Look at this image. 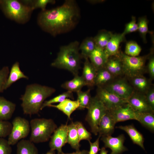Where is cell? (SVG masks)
<instances>
[{"label": "cell", "instance_id": "obj_13", "mask_svg": "<svg viewBox=\"0 0 154 154\" xmlns=\"http://www.w3.org/2000/svg\"><path fill=\"white\" fill-rule=\"evenodd\" d=\"M101 137L104 147L111 149L110 154H121L128 150L123 145L125 138L123 134L115 137L111 135H102Z\"/></svg>", "mask_w": 154, "mask_h": 154}, {"label": "cell", "instance_id": "obj_18", "mask_svg": "<svg viewBox=\"0 0 154 154\" xmlns=\"http://www.w3.org/2000/svg\"><path fill=\"white\" fill-rule=\"evenodd\" d=\"M85 60L81 76L85 82L86 86L92 87L95 85L94 80L97 70L88 58Z\"/></svg>", "mask_w": 154, "mask_h": 154}, {"label": "cell", "instance_id": "obj_41", "mask_svg": "<svg viewBox=\"0 0 154 154\" xmlns=\"http://www.w3.org/2000/svg\"><path fill=\"white\" fill-rule=\"evenodd\" d=\"M101 136L99 135L96 140L93 143L88 141L90 144V149L88 154H98L100 149L99 148V139Z\"/></svg>", "mask_w": 154, "mask_h": 154}, {"label": "cell", "instance_id": "obj_20", "mask_svg": "<svg viewBox=\"0 0 154 154\" xmlns=\"http://www.w3.org/2000/svg\"><path fill=\"white\" fill-rule=\"evenodd\" d=\"M88 58L97 70L104 67L108 59L104 50L97 46L90 54Z\"/></svg>", "mask_w": 154, "mask_h": 154}, {"label": "cell", "instance_id": "obj_29", "mask_svg": "<svg viewBox=\"0 0 154 154\" xmlns=\"http://www.w3.org/2000/svg\"><path fill=\"white\" fill-rule=\"evenodd\" d=\"M113 76L104 67L98 70L95 79V85L98 87L103 86L110 81Z\"/></svg>", "mask_w": 154, "mask_h": 154}, {"label": "cell", "instance_id": "obj_12", "mask_svg": "<svg viewBox=\"0 0 154 154\" xmlns=\"http://www.w3.org/2000/svg\"><path fill=\"white\" fill-rule=\"evenodd\" d=\"M114 117L116 123L127 120H136L137 112L127 103L108 110Z\"/></svg>", "mask_w": 154, "mask_h": 154}, {"label": "cell", "instance_id": "obj_27", "mask_svg": "<svg viewBox=\"0 0 154 154\" xmlns=\"http://www.w3.org/2000/svg\"><path fill=\"white\" fill-rule=\"evenodd\" d=\"M132 84L134 88L140 93H146L150 88L149 80L142 75L131 78Z\"/></svg>", "mask_w": 154, "mask_h": 154}, {"label": "cell", "instance_id": "obj_37", "mask_svg": "<svg viewBox=\"0 0 154 154\" xmlns=\"http://www.w3.org/2000/svg\"><path fill=\"white\" fill-rule=\"evenodd\" d=\"M12 126L11 123L9 121L0 120V138H5L8 136Z\"/></svg>", "mask_w": 154, "mask_h": 154}, {"label": "cell", "instance_id": "obj_6", "mask_svg": "<svg viewBox=\"0 0 154 154\" xmlns=\"http://www.w3.org/2000/svg\"><path fill=\"white\" fill-rule=\"evenodd\" d=\"M148 57V55L131 56L120 53L119 57L122 65L123 73L131 78L142 75Z\"/></svg>", "mask_w": 154, "mask_h": 154}, {"label": "cell", "instance_id": "obj_33", "mask_svg": "<svg viewBox=\"0 0 154 154\" xmlns=\"http://www.w3.org/2000/svg\"><path fill=\"white\" fill-rule=\"evenodd\" d=\"M142 49L135 42L130 41L127 42L125 49V54L131 56H137Z\"/></svg>", "mask_w": 154, "mask_h": 154}, {"label": "cell", "instance_id": "obj_46", "mask_svg": "<svg viewBox=\"0 0 154 154\" xmlns=\"http://www.w3.org/2000/svg\"><path fill=\"white\" fill-rule=\"evenodd\" d=\"M55 151L50 150L48 151L46 153L44 154H55Z\"/></svg>", "mask_w": 154, "mask_h": 154}, {"label": "cell", "instance_id": "obj_16", "mask_svg": "<svg viewBox=\"0 0 154 154\" xmlns=\"http://www.w3.org/2000/svg\"><path fill=\"white\" fill-rule=\"evenodd\" d=\"M125 40V36L121 34H112V37L104 50L108 59L110 57L119 55L120 44Z\"/></svg>", "mask_w": 154, "mask_h": 154}, {"label": "cell", "instance_id": "obj_42", "mask_svg": "<svg viewBox=\"0 0 154 154\" xmlns=\"http://www.w3.org/2000/svg\"><path fill=\"white\" fill-rule=\"evenodd\" d=\"M146 93L145 96L147 101L152 110L154 112V88H150Z\"/></svg>", "mask_w": 154, "mask_h": 154}, {"label": "cell", "instance_id": "obj_14", "mask_svg": "<svg viewBox=\"0 0 154 154\" xmlns=\"http://www.w3.org/2000/svg\"><path fill=\"white\" fill-rule=\"evenodd\" d=\"M127 102L133 109L137 112L154 113V112L149 105L144 94L134 92Z\"/></svg>", "mask_w": 154, "mask_h": 154}, {"label": "cell", "instance_id": "obj_10", "mask_svg": "<svg viewBox=\"0 0 154 154\" xmlns=\"http://www.w3.org/2000/svg\"><path fill=\"white\" fill-rule=\"evenodd\" d=\"M68 129L67 124H62L55 130L50 138V149L57 151V154H62V147L67 143Z\"/></svg>", "mask_w": 154, "mask_h": 154}, {"label": "cell", "instance_id": "obj_45", "mask_svg": "<svg viewBox=\"0 0 154 154\" xmlns=\"http://www.w3.org/2000/svg\"><path fill=\"white\" fill-rule=\"evenodd\" d=\"M100 154H108V151L104 147H102L100 150Z\"/></svg>", "mask_w": 154, "mask_h": 154}, {"label": "cell", "instance_id": "obj_35", "mask_svg": "<svg viewBox=\"0 0 154 154\" xmlns=\"http://www.w3.org/2000/svg\"><path fill=\"white\" fill-rule=\"evenodd\" d=\"M138 30L145 43L147 42L146 35L149 31L148 28V21L146 17H143L138 19Z\"/></svg>", "mask_w": 154, "mask_h": 154}, {"label": "cell", "instance_id": "obj_34", "mask_svg": "<svg viewBox=\"0 0 154 154\" xmlns=\"http://www.w3.org/2000/svg\"><path fill=\"white\" fill-rule=\"evenodd\" d=\"M23 2L30 5L33 10L36 9L40 8L42 11H44L46 10V7L48 4H54L56 1L54 0H26Z\"/></svg>", "mask_w": 154, "mask_h": 154}, {"label": "cell", "instance_id": "obj_2", "mask_svg": "<svg viewBox=\"0 0 154 154\" xmlns=\"http://www.w3.org/2000/svg\"><path fill=\"white\" fill-rule=\"evenodd\" d=\"M55 91L53 88L37 84L27 85L20 98L24 114L30 116L38 114L45 100Z\"/></svg>", "mask_w": 154, "mask_h": 154}, {"label": "cell", "instance_id": "obj_15", "mask_svg": "<svg viewBox=\"0 0 154 154\" xmlns=\"http://www.w3.org/2000/svg\"><path fill=\"white\" fill-rule=\"evenodd\" d=\"M116 123L110 111L107 110L100 122L98 129V134L102 135H111L114 131Z\"/></svg>", "mask_w": 154, "mask_h": 154}, {"label": "cell", "instance_id": "obj_30", "mask_svg": "<svg viewBox=\"0 0 154 154\" xmlns=\"http://www.w3.org/2000/svg\"><path fill=\"white\" fill-rule=\"evenodd\" d=\"M112 34L110 31L105 30L100 31L93 38L96 46L104 50Z\"/></svg>", "mask_w": 154, "mask_h": 154}, {"label": "cell", "instance_id": "obj_9", "mask_svg": "<svg viewBox=\"0 0 154 154\" xmlns=\"http://www.w3.org/2000/svg\"><path fill=\"white\" fill-rule=\"evenodd\" d=\"M96 96L102 102L108 110L127 103L104 87H98Z\"/></svg>", "mask_w": 154, "mask_h": 154}, {"label": "cell", "instance_id": "obj_11", "mask_svg": "<svg viewBox=\"0 0 154 154\" xmlns=\"http://www.w3.org/2000/svg\"><path fill=\"white\" fill-rule=\"evenodd\" d=\"M104 87L127 101L134 92L132 87L124 79L116 80Z\"/></svg>", "mask_w": 154, "mask_h": 154}, {"label": "cell", "instance_id": "obj_44", "mask_svg": "<svg viewBox=\"0 0 154 154\" xmlns=\"http://www.w3.org/2000/svg\"><path fill=\"white\" fill-rule=\"evenodd\" d=\"M88 151L86 150H83L82 151H76V152L70 153H63L62 154H88Z\"/></svg>", "mask_w": 154, "mask_h": 154}, {"label": "cell", "instance_id": "obj_40", "mask_svg": "<svg viewBox=\"0 0 154 154\" xmlns=\"http://www.w3.org/2000/svg\"><path fill=\"white\" fill-rule=\"evenodd\" d=\"M8 140L0 138V154H11L12 149Z\"/></svg>", "mask_w": 154, "mask_h": 154}, {"label": "cell", "instance_id": "obj_32", "mask_svg": "<svg viewBox=\"0 0 154 154\" xmlns=\"http://www.w3.org/2000/svg\"><path fill=\"white\" fill-rule=\"evenodd\" d=\"M74 99L73 92L67 91L60 94L49 100L45 101L41 108V110L48 106L55 103H60L67 98Z\"/></svg>", "mask_w": 154, "mask_h": 154}, {"label": "cell", "instance_id": "obj_36", "mask_svg": "<svg viewBox=\"0 0 154 154\" xmlns=\"http://www.w3.org/2000/svg\"><path fill=\"white\" fill-rule=\"evenodd\" d=\"M76 126L79 139L80 141L86 140L88 141L91 139L92 134L84 126L82 123L78 121L74 122Z\"/></svg>", "mask_w": 154, "mask_h": 154}, {"label": "cell", "instance_id": "obj_4", "mask_svg": "<svg viewBox=\"0 0 154 154\" xmlns=\"http://www.w3.org/2000/svg\"><path fill=\"white\" fill-rule=\"evenodd\" d=\"M0 7L7 17L22 24L29 20L33 11L30 5L17 0H0Z\"/></svg>", "mask_w": 154, "mask_h": 154}, {"label": "cell", "instance_id": "obj_39", "mask_svg": "<svg viewBox=\"0 0 154 154\" xmlns=\"http://www.w3.org/2000/svg\"><path fill=\"white\" fill-rule=\"evenodd\" d=\"M137 30L138 25L136 23L135 17L132 16L131 21L126 25L125 29L122 34L125 36L128 33L135 32Z\"/></svg>", "mask_w": 154, "mask_h": 154}, {"label": "cell", "instance_id": "obj_23", "mask_svg": "<svg viewBox=\"0 0 154 154\" xmlns=\"http://www.w3.org/2000/svg\"><path fill=\"white\" fill-rule=\"evenodd\" d=\"M85 86H86V84L82 76L77 75L74 76L72 80L64 83L61 86L67 91L77 92L81 90L82 88Z\"/></svg>", "mask_w": 154, "mask_h": 154}, {"label": "cell", "instance_id": "obj_28", "mask_svg": "<svg viewBox=\"0 0 154 154\" xmlns=\"http://www.w3.org/2000/svg\"><path fill=\"white\" fill-rule=\"evenodd\" d=\"M96 47L93 38L88 37L85 39L79 46L82 58H88L90 55Z\"/></svg>", "mask_w": 154, "mask_h": 154}, {"label": "cell", "instance_id": "obj_31", "mask_svg": "<svg viewBox=\"0 0 154 154\" xmlns=\"http://www.w3.org/2000/svg\"><path fill=\"white\" fill-rule=\"evenodd\" d=\"M90 91V89H88L84 92L80 90L76 92L77 96V100L79 104L78 110H83L87 108L92 98Z\"/></svg>", "mask_w": 154, "mask_h": 154}, {"label": "cell", "instance_id": "obj_1", "mask_svg": "<svg viewBox=\"0 0 154 154\" xmlns=\"http://www.w3.org/2000/svg\"><path fill=\"white\" fill-rule=\"evenodd\" d=\"M80 13L76 1L67 0L60 6L42 11L38 15L37 22L43 31L55 37L74 28L79 19Z\"/></svg>", "mask_w": 154, "mask_h": 154}, {"label": "cell", "instance_id": "obj_3", "mask_svg": "<svg viewBox=\"0 0 154 154\" xmlns=\"http://www.w3.org/2000/svg\"><path fill=\"white\" fill-rule=\"evenodd\" d=\"M79 42L75 41L61 46L56 58L51 66L67 70L74 76L78 75L82 58L79 52Z\"/></svg>", "mask_w": 154, "mask_h": 154}, {"label": "cell", "instance_id": "obj_26", "mask_svg": "<svg viewBox=\"0 0 154 154\" xmlns=\"http://www.w3.org/2000/svg\"><path fill=\"white\" fill-rule=\"evenodd\" d=\"M152 132L154 131V113L137 112L136 120Z\"/></svg>", "mask_w": 154, "mask_h": 154}, {"label": "cell", "instance_id": "obj_22", "mask_svg": "<svg viewBox=\"0 0 154 154\" xmlns=\"http://www.w3.org/2000/svg\"><path fill=\"white\" fill-rule=\"evenodd\" d=\"M21 78L28 80L29 78L21 71L19 63L17 61L12 65L11 67L5 86V90Z\"/></svg>", "mask_w": 154, "mask_h": 154}, {"label": "cell", "instance_id": "obj_38", "mask_svg": "<svg viewBox=\"0 0 154 154\" xmlns=\"http://www.w3.org/2000/svg\"><path fill=\"white\" fill-rule=\"evenodd\" d=\"M9 73V68L7 66H4L0 70V93L3 92L5 90V86Z\"/></svg>", "mask_w": 154, "mask_h": 154}, {"label": "cell", "instance_id": "obj_5", "mask_svg": "<svg viewBox=\"0 0 154 154\" xmlns=\"http://www.w3.org/2000/svg\"><path fill=\"white\" fill-rule=\"evenodd\" d=\"M31 135L29 140L34 143L48 141L58 127L51 119L35 118L30 122Z\"/></svg>", "mask_w": 154, "mask_h": 154}, {"label": "cell", "instance_id": "obj_43", "mask_svg": "<svg viewBox=\"0 0 154 154\" xmlns=\"http://www.w3.org/2000/svg\"><path fill=\"white\" fill-rule=\"evenodd\" d=\"M148 69L150 76L152 79L154 78V58L152 56L149 58L148 65Z\"/></svg>", "mask_w": 154, "mask_h": 154}, {"label": "cell", "instance_id": "obj_7", "mask_svg": "<svg viewBox=\"0 0 154 154\" xmlns=\"http://www.w3.org/2000/svg\"><path fill=\"white\" fill-rule=\"evenodd\" d=\"M85 120L89 125L92 132L95 135L98 134L100 121L107 110L102 102L96 96L92 97L87 108Z\"/></svg>", "mask_w": 154, "mask_h": 154}, {"label": "cell", "instance_id": "obj_19", "mask_svg": "<svg viewBox=\"0 0 154 154\" xmlns=\"http://www.w3.org/2000/svg\"><path fill=\"white\" fill-rule=\"evenodd\" d=\"M16 105L0 96V120L8 121L12 117L15 110Z\"/></svg>", "mask_w": 154, "mask_h": 154}, {"label": "cell", "instance_id": "obj_21", "mask_svg": "<svg viewBox=\"0 0 154 154\" xmlns=\"http://www.w3.org/2000/svg\"><path fill=\"white\" fill-rule=\"evenodd\" d=\"M125 131L129 135L133 143L145 150L143 135L132 125L119 126L116 127Z\"/></svg>", "mask_w": 154, "mask_h": 154}, {"label": "cell", "instance_id": "obj_17", "mask_svg": "<svg viewBox=\"0 0 154 154\" xmlns=\"http://www.w3.org/2000/svg\"><path fill=\"white\" fill-rule=\"evenodd\" d=\"M79 104L77 100H73L69 98H67L57 105H50L48 107L56 108L62 112L66 115L68 119H70L72 113L75 110L78 109Z\"/></svg>", "mask_w": 154, "mask_h": 154}, {"label": "cell", "instance_id": "obj_24", "mask_svg": "<svg viewBox=\"0 0 154 154\" xmlns=\"http://www.w3.org/2000/svg\"><path fill=\"white\" fill-rule=\"evenodd\" d=\"M67 143L69 144L72 148L76 151L80 150V145L76 128L74 122H72L68 125Z\"/></svg>", "mask_w": 154, "mask_h": 154}, {"label": "cell", "instance_id": "obj_8", "mask_svg": "<svg viewBox=\"0 0 154 154\" xmlns=\"http://www.w3.org/2000/svg\"><path fill=\"white\" fill-rule=\"evenodd\" d=\"M11 123L12 128L7 140L11 145L17 144L20 141L26 137L31 131L30 122L25 118L16 117Z\"/></svg>", "mask_w": 154, "mask_h": 154}, {"label": "cell", "instance_id": "obj_25", "mask_svg": "<svg viewBox=\"0 0 154 154\" xmlns=\"http://www.w3.org/2000/svg\"><path fill=\"white\" fill-rule=\"evenodd\" d=\"M17 154H38L34 143L29 140L23 139L17 143Z\"/></svg>", "mask_w": 154, "mask_h": 154}]
</instances>
